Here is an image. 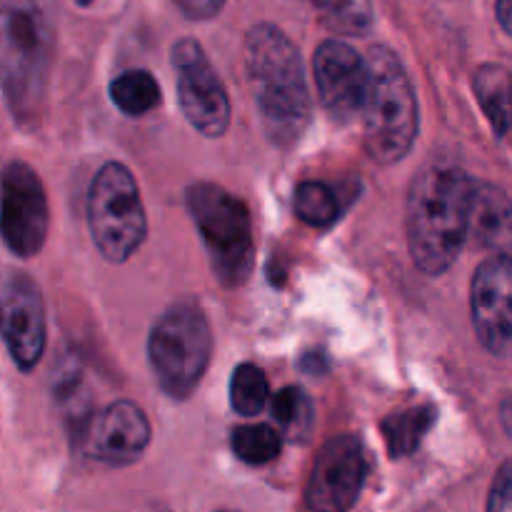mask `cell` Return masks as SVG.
<instances>
[{
    "label": "cell",
    "instance_id": "cell-4",
    "mask_svg": "<svg viewBox=\"0 0 512 512\" xmlns=\"http://www.w3.org/2000/svg\"><path fill=\"white\" fill-rule=\"evenodd\" d=\"M365 150L378 165L410 153L418 135V100L398 55L385 45L368 53V93L363 105Z\"/></svg>",
    "mask_w": 512,
    "mask_h": 512
},
{
    "label": "cell",
    "instance_id": "cell-21",
    "mask_svg": "<svg viewBox=\"0 0 512 512\" xmlns=\"http://www.w3.org/2000/svg\"><path fill=\"white\" fill-rule=\"evenodd\" d=\"M268 378L263 370L253 363H243L235 368L230 378V405L243 418H255L268 405Z\"/></svg>",
    "mask_w": 512,
    "mask_h": 512
},
{
    "label": "cell",
    "instance_id": "cell-9",
    "mask_svg": "<svg viewBox=\"0 0 512 512\" xmlns=\"http://www.w3.org/2000/svg\"><path fill=\"white\" fill-rule=\"evenodd\" d=\"M173 68L188 123L208 138H220L230 125V100L198 40L183 38L173 45Z\"/></svg>",
    "mask_w": 512,
    "mask_h": 512
},
{
    "label": "cell",
    "instance_id": "cell-22",
    "mask_svg": "<svg viewBox=\"0 0 512 512\" xmlns=\"http://www.w3.org/2000/svg\"><path fill=\"white\" fill-rule=\"evenodd\" d=\"M295 215L310 228H328L338 220V195L318 180H305L295 190Z\"/></svg>",
    "mask_w": 512,
    "mask_h": 512
},
{
    "label": "cell",
    "instance_id": "cell-15",
    "mask_svg": "<svg viewBox=\"0 0 512 512\" xmlns=\"http://www.w3.org/2000/svg\"><path fill=\"white\" fill-rule=\"evenodd\" d=\"M470 233L478 243L512 255V200L490 183H478L473 200Z\"/></svg>",
    "mask_w": 512,
    "mask_h": 512
},
{
    "label": "cell",
    "instance_id": "cell-6",
    "mask_svg": "<svg viewBox=\"0 0 512 512\" xmlns=\"http://www.w3.org/2000/svg\"><path fill=\"white\" fill-rule=\"evenodd\" d=\"M213 355V330L203 308L190 300L160 315L148 340V360L160 388L175 400L193 395Z\"/></svg>",
    "mask_w": 512,
    "mask_h": 512
},
{
    "label": "cell",
    "instance_id": "cell-17",
    "mask_svg": "<svg viewBox=\"0 0 512 512\" xmlns=\"http://www.w3.org/2000/svg\"><path fill=\"white\" fill-rule=\"evenodd\" d=\"M438 420V410L433 405H415V408L398 410V413L388 415L380 425L385 435V443L393 458H408L420 448L425 435Z\"/></svg>",
    "mask_w": 512,
    "mask_h": 512
},
{
    "label": "cell",
    "instance_id": "cell-24",
    "mask_svg": "<svg viewBox=\"0 0 512 512\" xmlns=\"http://www.w3.org/2000/svg\"><path fill=\"white\" fill-rule=\"evenodd\" d=\"M488 512H512V465L500 470L488 498Z\"/></svg>",
    "mask_w": 512,
    "mask_h": 512
},
{
    "label": "cell",
    "instance_id": "cell-3",
    "mask_svg": "<svg viewBox=\"0 0 512 512\" xmlns=\"http://www.w3.org/2000/svg\"><path fill=\"white\" fill-rule=\"evenodd\" d=\"M3 10V93L20 125L43 115L55 48V0H0Z\"/></svg>",
    "mask_w": 512,
    "mask_h": 512
},
{
    "label": "cell",
    "instance_id": "cell-26",
    "mask_svg": "<svg viewBox=\"0 0 512 512\" xmlns=\"http://www.w3.org/2000/svg\"><path fill=\"white\" fill-rule=\"evenodd\" d=\"M495 15H498L500 28L512 38V0H498L495 3Z\"/></svg>",
    "mask_w": 512,
    "mask_h": 512
},
{
    "label": "cell",
    "instance_id": "cell-29",
    "mask_svg": "<svg viewBox=\"0 0 512 512\" xmlns=\"http://www.w3.org/2000/svg\"><path fill=\"white\" fill-rule=\"evenodd\" d=\"M218 512H233V510H218Z\"/></svg>",
    "mask_w": 512,
    "mask_h": 512
},
{
    "label": "cell",
    "instance_id": "cell-23",
    "mask_svg": "<svg viewBox=\"0 0 512 512\" xmlns=\"http://www.w3.org/2000/svg\"><path fill=\"white\" fill-rule=\"evenodd\" d=\"M320 18L335 33L358 35L373 23L370 0H313Z\"/></svg>",
    "mask_w": 512,
    "mask_h": 512
},
{
    "label": "cell",
    "instance_id": "cell-14",
    "mask_svg": "<svg viewBox=\"0 0 512 512\" xmlns=\"http://www.w3.org/2000/svg\"><path fill=\"white\" fill-rule=\"evenodd\" d=\"M3 338L15 365L25 373H30L43 358V295L25 273H10L3 283Z\"/></svg>",
    "mask_w": 512,
    "mask_h": 512
},
{
    "label": "cell",
    "instance_id": "cell-28",
    "mask_svg": "<svg viewBox=\"0 0 512 512\" xmlns=\"http://www.w3.org/2000/svg\"><path fill=\"white\" fill-rule=\"evenodd\" d=\"M153 512H170V510H163V508H160V510H153Z\"/></svg>",
    "mask_w": 512,
    "mask_h": 512
},
{
    "label": "cell",
    "instance_id": "cell-19",
    "mask_svg": "<svg viewBox=\"0 0 512 512\" xmlns=\"http://www.w3.org/2000/svg\"><path fill=\"white\" fill-rule=\"evenodd\" d=\"M270 415H273L280 433L290 440H308L310 430H313V403L305 395V390L295 388V385L283 388L278 395H273V400H270Z\"/></svg>",
    "mask_w": 512,
    "mask_h": 512
},
{
    "label": "cell",
    "instance_id": "cell-27",
    "mask_svg": "<svg viewBox=\"0 0 512 512\" xmlns=\"http://www.w3.org/2000/svg\"><path fill=\"white\" fill-rule=\"evenodd\" d=\"M78 3H80V5H85V8H88V5L93 3V0H78Z\"/></svg>",
    "mask_w": 512,
    "mask_h": 512
},
{
    "label": "cell",
    "instance_id": "cell-7",
    "mask_svg": "<svg viewBox=\"0 0 512 512\" xmlns=\"http://www.w3.org/2000/svg\"><path fill=\"white\" fill-rule=\"evenodd\" d=\"M88 225L95 248L110 263H125L143 245L148 223L133 173L120 163H105L88 195Z\"/></svg>",
    "mask_w": 512,
    "mask_h": 512
},
{
    "label": "cell",
    "instance_id": "cell-25",
    "mask_svg": "<svg viewBox=\"0 0 512 512\" xmlns=\"http://www.w3.org/2000/svg\"><path fill=\"white\" fill-rule=\"evenodd\" d=\"M188 20H210L223 10L225 0H173Z\"/></svg>",
    "mask_w": 512,
    "mask_h": 512
},
{
    "label": "cell",
    "instance_id": "cell-13",
    "mask_svg": "<svg viewBox=\"0 0 512 512\" xmlns=\"http://www.w3.org/2000/svg\"><path fill=\"white\" fill-rule=\"evenodd\" d=\"M315 83L320 100L333 118L353 120L363 113L365 93H368V60L358 55L343 40H325L318 45L313 58Z\"/></svg>",
    "mask_w": 512,
    "mask_h": 512
},
{
    "label": "cell",
    "instance_id": "cell-10",
    "mask_svg": "<svg viewBox=\"0 0 512 512\" xmlns=\"http://www.w3.org/2000/svg\"><path fill=\"white\" fill-rule=\"evenodd\" d=\"M48 235V198L30 165L10 160L3 170V240L20 258H33Z\"/></svg>",
    "mask_w": 512,
    "mask_h": 512
},
{
    "label": "cell",
    "instance_id": "cell-8",
    "mask_svg": "<svg viewBox=\"0 0 512 512\" xmlns=\"http://www.w3.org/2000/svg\"><path fill=\"white\" fill-rule=\"evenodd\" d=\"M368 478V455L358 435H335L310 470L305 505L310 512H350Z\"/></svg>",
    "mask_w": 512,
    "mask_h": 512
},
{
    "label": "cell",
    "instance_id": "cell-2",
    "mask_svg": "<svg viewBox=\"0 0 512 512\" xmlns=\"http://www.w3.org/2000/svg\"><path fill=\"white\" fill-rule=\"evenodd\" d=\"M243 53L265 133L275 145L288 148L310 123V95L298 48L280 28L260 23L245 38Z\"/></svg>",
    "mask_w": 512,
    "mask_h": 512
},
{
    "label": "cell",
    "instance_id": "cell-16",
    "mask_svg": "<svg viewBox=\"0 0 512 512\" xmlns=\"http://www.w3.org/2000/svg\"><path fill=\"white\" fill-rule=\"evenodd\" d=\"M473 88L490 125L503 138L512 128V73L505 65L485 63L475 70Z\"/></svg>",
    "mask_w": 512,
    "mask_h": 512
},
{
    "label": "cell",
    "instance_id": "cell-11",
    "mask_svg": "<svg viewBox=\"0 0 512 512\" xmlns=\"http://www.w3.org/2000/svg\"><path fill=\"white\" fill-rule=\"evenodd\" d=\"M470 310L483 348L495 358H512V255H490L478 265Z\"/></svg>",
    "mask_w": 512,
    "mask_h": 512
},
{
    "label": "cell",
    "instance_id": "cell-12",
    "mask_svg": "<svg viewBox=\"0 0 512 512\" xmlns=\"http://www.w3.org/2000/svg\"><path fill=\"white\" fill-rule=\"evenodd\" d=\"M150 445L148 415L130 400H115L95 413L80 430V448L105 465H130L143 458Z\"/></svg>",
    "mask_w": 512,
    "mask_h": 512
},
{
    "label": "cell",
    "instance_id": "cell-5",
    "mask_svg": "<svg viewBox=\"0 0 512 512\" xmlns=\"http://www.w3.org/2000/svg\"><path fill=\"white\" fill-rule=\"evenodd\" d=\"M190 218L203 238L213 273L225 288H240L255 263L248 205L215 183H195L185 193Z\"/></svg>",
    "mask_w": 512,
    "mask_h": 512
},
{
    "label": "cell",
    "instance_id": "cell-20",
    "mask_svg": "<svg viewBox=\"0 0 512 512\" xmlns=\"http://www.w3.org/2000/svg\"><path fill=\"white\" fill-rule=\"evenodd\" d=\"M230 448L245 465H268L283 450V433L270 425H240L230 435Z\"/></svg>",
    "mask_w": 512,
    "mask_h": 512
},
{
    "label": "cell",
    "instance_id": "cell-1",
    "mask_svg": "<svg viewBox=\"0 0 512 512\" xmlns=\"http://www.w3.org/2000/svg\"><path fill=\"white\" fill-rule=\"evenodd\" d=\"M475 183L465 170L433 165L418 173L408 193V245L413 263L443 275L458 258L473 218Z\"/></svg>",
    "mask_w": 512,
    "mask_h": 512
},
{
    "label": "cell",
    "instance_id": "cell-18",
    "mask_svg": "<svg viewBox=\"0 0 512 512\" xmlns=\"http://www.w3.org/2000/svg\"><path fill=\"white\" fill-rule=\"evenodd\" d=\"M110 100H113L120 113L135 118V115H145L158 108L163 93H160L158 80L148 70L135 68L125 70L110 83Z\"/></svg>",
    "mask_w": 512,
    "mask_h": 512
}]
</instances>
